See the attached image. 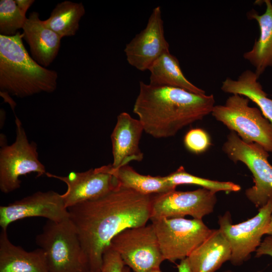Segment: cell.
Wrapping results in <instances>:
<instances>
[{
  "label": "cell",
  "instance_id": "cell-10",
  "mask_svg": "<svg viewBox=\"0 0 272 272\" xmlns=\"http://www.w3.org/2000/svg\"><path fill=\"white\" fill-rule=\"evenodd\" d=\"M272 215V199L258 210L252 218L237 224H233L231 214L226 212L219 217L220 230L229 242L232 250L230 261L235 266L241 265L250 258L261 243V238Z\"/></svg>",
  "mask_w": 272,
  "mask_h": 272
},
{
  "label": "cell",
  "instance_id": "cell-7",
  "mask_svg": "<svg viewBox=\"0 0 272 272\" xmlns=\"http://www.w3.org/2000/svg\"><path fill=\"white\" fill-rule=\"evenodd\" d=\"M16 138L11 145H3L0 149V189L4 193L20 188V177L36 173L39 177L46 173L40 161L37 147L29 142L20 119L15 116Z\"/></svg>",
  "mask_w": 272,
  "mask_h": 272
},
{
  "label": "cell",
  "instance_id": "cell-28",
  "mask_svg": "<svg viewBox=\"0 0 272 272\" xmlns=\"http://www.w3.org/2000/svg\"><path fill=\"white\" fill-rule=\"evenodd\" d=\"M263 255L272 257V236L268 235L265 237L255 251L256 257Z\"/></svg>",
  "mask_w": 272,
  "mask_h": 272
},
{
  "label": "cell",
  "instance_id": "cell-31",
  "mask_svg": "<svg viewBox=\"0 0 272 272\" xmlns=\"http://www.w3.org/2000/svg\"><path fill=\"white\" fill-rule=\"evenodd\" d=\"M265 234L272 236V215L271 216L269 224L266 229Z\"/></svg>",
  "mask_w": 272,
  "mask_h": 272
},
{
  "label": "cell",
  "instance_id": "cell-11",
  "mask_svg": "<svg viewBox=\"0 0 272 272\" xmlns=\"http://www.w3.org/2000/svg\"><path fill=\"white\" fill-rule=\"evenodd\" d=\"M216 192L201 188L193 191L176 190L152 195L150 220L183 218L196 219L212 213L217 202Z\"/></svg>",
  "mask_w": 272,
  "mask_h": 272
},
{
  "label": "cell",
  "instance_id": "cell-25",
  "mask_svg": "<svg viewBox=\"0 0 272 272\" xmlns=\"http://www.w3.org/2000/svg\"><path fill=\"white\" fill-rule=\"evenodd\" d=\"M27 17L19 9L15 1H0V35L13 36L23 29Z\"/></svg>",
  "mask_w": 272,
  "mask_h": 272
},
{
  "label": "cell",
  "instance_id": "cell-17",
  "mask_svg": "<svg viewBox=\"0 0 272 272\" xmlns=\"http://www.w3.org/2000/svg\"><path fill=\"white\" fill-rule=\"evenodd\" d=\"M232 255L229 242L223 232L214 229L187 257L192 272H215Z\"/></svg>",
  "mask_w": 272,
  "mask_h": 272
},
{
  "label": "cell",
  "instance_id": "cell-18",
  "mask_svg": "<svg viewBox=\"0 0 272 272\" xmlns=\"http://www.w3.org/2000/svg\"><path fill=\"white\" fill-rule=\"evenodd\" d=\"M0 272H49L41 248L27 251L13 244L7 230L0 234Z\"/></svg>",
  "mask_w": 272,
  "mask_h": 272
},
{
  "label": "cell",
  "instance_id": "cell-4",
  "mask_svg": "<svg viewBox=\"0 0 272 272\" xmlns=\"http://www.w3.org/2000/svg\"><path fill=\"white\" fill-rule=\"evenodd\" d=\"M44 252L49 272H88L79 236L69 218L59 222L47 221L35 238Z\"/></svg>",
  "mask_w": 272,
  "mask_h": 272
},
{
  "label": "cell",
  "instance_id": "cell-14",
  "mask_svg": "<svg viewBox=\"0 0 272 272\" xmlns=\"http://www.w3.org/2000/svg\"><path fill=\"white\" fill-rule=\"evenodd\" d=\"M45 175L66 184L67 190L61 195L67 209L99 198L119 186L116 178L110 171L109 165L85 172H71L66 176L49 172Z\"/></svg>",
  "mask_w": 272,
  "mask_h": 272
},
{
  "label": "cell",
  "instance_id": "cell-15",
  "mask_svg": "<svg viewBox=\"0 0 272 272\" xmlns=\"http://www.w3.org/2000/svg\"><path fill=\"white\" fill-rule=\"evenodd\" d=\"M143 126L139 119L127 112H121L111 134L114 169L128 165L131 161L143 160L144 154L139 147Z\"/></svg>",
  "mask_w": 272,
  "mask_h": 272
},
{
  "label": "cell",
  "instance_id": "cell-35",
  "mask_svg": "<svg viewBox=\"0 0 272 272\" xmlns=\"http://www.w3.org/2000/svg\"><path fill=\"white\" fill-rule=\"evenodd\" d=\"M100 272H101V271H100Z\"/></svg>",
  "mask_w": 272,
  "mask_h": 272
},
{
  "label": "cell",
  "instance_id": "cell-8",
  "mask_svg": "<svg viewBox=\"0 0 272 272\" xmlns=\"http://www.w3.org/2000/svg\"><path fill=\"white\" fill-rule=\"evenodd\" d=\"M151 221L165 260L172 262L187 258L214 230L209 228L202 219L177 218Z\"/></svg>",
  "mask_w": 272,
  "mask_h": 272
},
{
  "label": "cell",
  "instance_id": "cell-1",
  "mask_svg": "<svg viewBox=\"0 0 272 272\" xmlns=\"http://www.w3.org/2000/svg\"><path fill=\"white\" fill-rule=\"evenodd\" d=\"M152 195L118 186L96 199L68 208L86 257L89 272H100L105 248L128 228L146 225L150 219Z\"/></svg>",
  "mask_w": 272,
  "mask_h": 272
},
{
  "label": "cell",
  "instance_id": "cell-29",
  "mask_svg": "<svg viewBox=\"0 0 272 272\" xmlns=\"http://www.w3.org/2000/svg\"><path fill=\"white\" fill-rule=\"evenodd\" d=\"M15 1L20 10L25 16L29 8L35 2L34 0H15Z\"/></svg>",
  "mask_w": 272,
  "mask_h": 272
},
{
  "label": "cell",
  "instance_id": "cell-21",
  "mask_svg": "<svg viewBox=\"0 0 272 272\" xmlns=\"http://www.w3.org/2000/svg\"><path fill=\"white\" fill-rule=\"evenodd\" d=\"M258 78L255 72L247 70L237 80L227 78L222 82L221 88L225 93L244 96L254 102L272 124V99L262 89Z\"/></svg>",
  "mask_w": 272,
  "mask_h": 272
},
{
  "label": "cell",
  "instance_id": "cell-22",
  "mask_svg": "<svg viewBox=\"0 0 272 272\" xmlns=\"http://www.w3.org/2000/svg\"><path fill=\"white\" fill-rule=\"evenodd\" d=\"M110 172L116 178L119 187L133 190L144 195H154L174 190L165 176H152L141 174L126 165L114 169L109 165Z\"/></svg>",
  "mask_w": 272,
  "mask_h": 272
},
{
  "label": "cell",
  "instance_id": "cell-34",
  "mask_svg": "<svg viewBox=\"0 0 272 272\" xmlns=\"http://www.w3.org/2000/svg\"><path fill=\"white\" fill-rule=\"evenodd\" d=\"M223 272H233V271H232L231 270H226V271H223Z\"/></svg>",
  "mask_w": 272,
  "mask_h": 272
},
{
  "label": "cell",
  "instance_id": "cell-27",
  "mask_svg": "<svg viewBox=\"0 0 272 272\" xmlns=\"http://www.w3.org/2000/svg\"><path fill=\"white\" fill-rule=\"evenodd\" d=\"M125 264L120 255L109 245L102 255L101 272H123Z\"/></svg>",
  "mask_w": 272,
  "mask_h": 272
},
{
  "label": "cell",
  "instance_id": "cell-26",
  "mask_svg": "<svg viewBox=\"0 0 272 272\" xmlns=\"http://www.w3.org/2000/svg\"><path fill=\"white\" fill-rule=\"evenodd\" d=\"M184 144L189 151L199 154L207 150L211 142L206 131L201 128H193L189 130L185 135Z\"/></svg>",
  "mask_w": 272,
  "mask_h": 272
},
{
  "label": "cell",
  "instance_id": "cell-30",
  "mask_svg": "<svg viewBox=\"0 0 272 272\" xmlns=\"http://www.w3.org/2000/svg\"><path fill=\"white\" fill-rule=\"evenodd\" d=\"M178 272H192L190 268L187 258L180 260L177 265Z\"/></svg>",
  "mask_w": 272,
  "mask_h": 272
},
{
  "label": "cell",
  "instance_id": "cell-2",
  "mask_svg": "<svg viewBox=\"0 0 272 272\" xmlns=\"http://www.w3.org/2000/svg\"><path fill=\"white\" fill-rule=\"evenodd\" d=\"M215 102L213 94H198L141 81L133 112L147 133L155 138H166L211 113Z\"/></svg>",
  "mask_w": 272,
  "mask_h": 272
},
{
  "label": "cell",
  "instance_id": "cell-3",
  "mask_svg": "<svg viewBox=\"0 0 272 272\" xmlns=\"http://www.w3.org/2000/svg\"><path fill=\"white\" fill-rule=\"evenodd\" d=\"M20 31L13 36L0 35V91L19 98L52 93L58 74L44 67L29 55Z\"/></svg>",
  "mask_w": 272,
  "mask_h": 272
},
{
  "label": "cell",
  "instance_id": "cell-16",
  "mask_svg": "<svg viewBox=\"0 0 272 272\" xmlns=\"http://www.w3.org/2000/svg\"><path fill=\"white\" fill-rule=\"evenodd\" d=\"M22 29L32 58L44 67L49 66L58 55L62 38L47 27L36 12L29 14Z\"/></svg>",
  "mask_w": 272,
  "mask_h": 272
},
{
  "label": "cell",
  "instance_id": "cell-23",
  "mask_svg": "<svg viewBox=\"0 0 272 272\" xmlns=\"http://www.w3.org/2000/svg\"><path fill=\"white\" fill-rule=\"evenodd\" d=\"M85 14L82 3L65 1L56 5L43 23L62 38L73 36L79 30L80 21Z\"/></svg>",
  "mask_w": 272,
  "mask_h": 272
},
{
  "label": "cell",
  "instance_id": "cell-33",
  "mask_svg": "<svg viewBox=\"0 0 272 272\" xmlns=\"http://www.w3.org/2000/svg\"><path fill=\"white\" fill-rule=\"evenodd\" d=\"M123 272H129V269L127 268H124Z\"/></svg>",
  "mask_w": 272,
  "mask_h": 272
},
{
  "label": "cell",
  "instance_id": "cell-13",
  "mask_svg": "<svg viewBox=\"0 0 272 272\" xmlns=\"http://www.w3.org/2000/svg\"><path fill=\"white\" fill-rule=\"evenodd\" d=\"M169 51L161 9L158 6L153 10L146 27L126 45L124 52L130 65L140 71H145Z\"/></svg>",
  "mask_w": 272,
  "mask_h": 272
},
{
  "label": "cell",
  "instance_id": "cell-12",
  "mask_svg": "<svg viewBox=\"0 0 272 272\" xmlns=\"http://www.w3.org/2000/svg\"><path fill=\"white\" fill-rule=\"evenodd\" d=\"M31 217H43L59 222L70 218L61 194L53 191H37L7 206L0 207V226H8L17 220Z\"/></svg>",
  "mask_w": 272,
  "mask_h": 272
},
{
  "label": "cell",
  "instance_id": "cell-5",
  "mask_svg": "<svg viewBox=\"0 0 272 272\" xmlns=\"http://www.w3.org/2000/svg\"><path fill=\"white\" fill-rule=\"evenodd\" d=\"M249 100L232 94L224 105H215L212 115L246 143H256L272 153V124Z\"/></svg>",
  "mask_w": 272,
  "mask_h": 272
},
{
  "label": "cell",
  "instance_id": "cell-6",
  "mask_svg": "<svg viewBox=\"0 0 272 272\" xmlns=\"http://www.w3.org/2000/svg\"><path fill=\"white\" fill-rule=\"evenodd\" d=\"M223 150L230 160L243 163L253 177L254 185L245 190L247 198L258 209L272 199V165L267 152L256 143H246L231 131Z\"/></svg>",
  "mask_w": 272,
  "mask_h": 272
},
{
  "label": "cell",
  "instance_id": "cell-24",
  "mask_svg": "<svg viewBox=\"0 0 272 272\" xmlns=\"http://www.w3.org/2000/svg\"><path fill=\"white\" fill-rule=\"evenodd\" d=\"M167 181L174 188L182 184L198 185L216 192L220 191L237 192L241 189L238 184L230 181H219L193 175L187 172L183 166L165 176Z\"/></svg>",
  "mask_w": 272,
  "mask_h": 272
},
{
  "label": "cell",
  "instance_id": "cell-32",
  "mask_svg": "<svg viewBox=\"0 0 272 272\" xmlns=\"http://www.w3.org/2000/svg\"><path fill=\"white\" fill-rule=\"evenodd\" d=\"M151 272H162V271L160 270V269H157L154 270Z\"/></svg>",
  "mask_w": 272,
  "mask_h": 272
},
{
  "label": "cell",
  "instance_id": "cell-9",
  "mask_svg": "<svg viewBox=\"0 0 272 272\" xmlns=\"http://www.w3.org/2000/svg\"><path fill=\"white\" fill-rule=\"evenodd\" d=\"M109 245L134 272L160 269L165 260L152 224L124 229L112 238Z\"/></svg>",
  "mask_w": 272,
  "mask_h": 272
},
{
  "label": "cell",
  "instance_id": "cell-19",
  "mask_svg": "<svg viewBox=\"0 0 272 272\" xmlns=\"http://www.w3.org/2000/svg\"><path fill=\"white\" fill-rule=\"evenodd\" d=\"M266 5L264 13L258 15L254 11L248 14L250 19L258 24L260 34L252 49L243 54L255 69L258 77L269 66H272V3L270 0L263 1Z\"/></svg>",
  "mask_w": 272,
  "mask_h": 272
},
{
  "label": "cell",
  "instance_id": "cell-20",
  "mask_svg": "<svg viewBox=\"0 0 272 272\" xmlns=\"http://www.w3.org/2000/svg\"><path fill=\"white\" fill-rule=\"evenodd\" d=\"M149 70V84L151 85L179 88L196 94H206L204 90L193 85L184 76L178 59L169 51L160 56Z\"/></svg>",
  "mask_w": 272,
  "mask_h": 272
}]
</instances>
